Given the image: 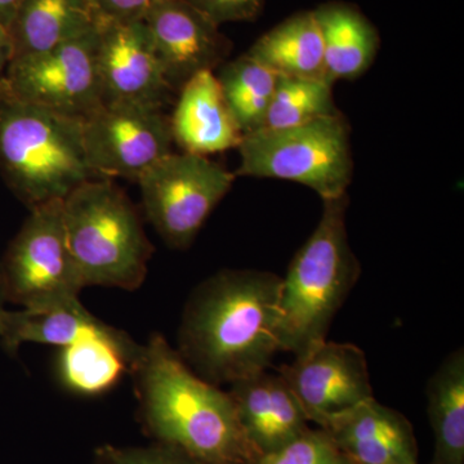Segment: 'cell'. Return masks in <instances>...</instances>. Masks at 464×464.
<instances>
[{"instance_id": "6da1fadb", "label": "cell", "mask_w": 464, "mask_h": 464, "mask_svg": "<svg viewBox=\"0 0 464 464\" xmlns=\"http://www.w3.org/2000/svg\"><path fill=\"white\" fill-rule=\"evenodd\" d=\"M282 276L226 268L197 286L183 308L177 353L216 386L267 371L280 353Z\"/></svg>"}, {"instance_id": "7a4b0ae2", "label": "cell", "mask_w": 464, "mask_h": 464, "mask_svg": "<svg viewBox=\"0 0 464 464\" xmlns=\"http://www.w3.org/2000/svg\"><path fill=\"white\" fill-rule=\"evenodd\" d=\"M130 375L140 423L155 442L181 449L203 464L257 459L228 391L195 373L163 335L142 344Z\"/></svg>"}, {"instance_id": "3957f363", "label": "cell", "mask_w": 464, "mask_h": 464, "mask_svg": "<svg viewBox=\"0 0 464 464\" xmlns=\"http://www.w3.org/2000/svg\"><path fill=\"white\" fill-rule=\"evenodd\" d=\"M322 217L280 288V351L295 356L326 340L362 274L347 232L348 198L323 201Z\"/></svg>"}, {"instance_id": "277c9868", "label": "cell", "mask_w": 464, "mask_h": 464, "mask_svg": "<svg viewBox=\"0 0 464 464\" xmlns=\"http://www.w3.org/2000/svg\"><path fill=\"white\" fill-rule=\"evenodd\" d=\"M0 173L29 209L63 200L94 179L83 121L0 96Z\"/></svg>"}, {"instance_id": "5b68a950", "label": "cell", "mask_w": 464, "mask_h": 464, "mask_svg": "<svg viewBox=\"0 0 464 464\" xmlns=\"http://www.w3.org/2000/svg\"><path fill=\"white\" fill-rule=\"evenodd\" d=\"M63 224L84 288L136 290L145 282L154 246L139 210L112 179H91L70 192Z\"/></svg>"}, {"instance_id": "8992f818", "label": "cell", "mask_w": 464, "mask_h": 464, "mask_svg": "<svg viewBox=\"0 0 464 464\" xmlns=\"http://www.w3.org/2000/svg\"><path fill=\"white\" fill-rule=\"evenodd\" d=\"M237 150L235 176L299 183L323 201L346 197L353 181L351 128L341 111L297 127L244 134Z\"/></svg>"}, {"instance_id": "52a82bcc", "label": "cell", "mask_w": 464, "mask_h": 464, "mask_svg": "<svg viewBox=\"0 0 464 464\" xmlns=\"http://www.w3.org/2000/svg\"><path fill=\"white\" fill-rule=\"evenodd\" d=\"M7 302L27 310L79 302L84 289L70 252L63 200L32 208L0 262Z\"/></svg>"}, {"instance_id": "ba28073f", "label": "cell", "mask_w": 464, "mask_h": 464, "mask_svg": "<svg viewBox=\"0 0 464 464\" xmlns=\"http://www.w3.org/2000/svg\"><path fill=\"white\" fill-rule=\"evenodd\" d=\"M235 173L203 155H167L140 177L146 218L170 248L188 249L234 185Z\"/></svg>"}, {"instance_id": "9c48e42d", "label": "cell", "mask_w": 464, "mask_h": 464, "mask_svg": "<svg viewBox=\"0 0 464 464\" xmlns=\"http://www.w3.org/2000/svg\"><path fill=\"white\" fill-rule=\"evenodd\" d=\"M99 27L43 53L14 58L0 96L83 121L102 105Z\"/></svg>"}, {"instance_id": "30bf717a", "label": "cell", "mask_w": 464, "mask_h": 464, "mask_svg": "<svg viewBox=\"0 0 464 464\" xmlns=\"http://www.w3.org/2000/svg\"><path fill=\"white\" fill-rule=\"evenodd\" d=\"M83 139L96 179L137 182L146 170L173 152L169 116L152 106L101 105L83 119Z\"/></svg>"}, {"instance_id": "8fae6325", "label": "cell", "mask_w": 464, "mask_h": 464, "mask_svg": "<svg viewBox=\"0 0 464 464\" xmlns=\"http://www.w3.org/2000/svg\"><path fill=\"white\" fill-rule=\"evenodd\" d=\"M276 372L317 427L374 398L364 351L356 344L325 340Z\"/></svg>"}, {"instance_id": "7c38bea8", "label": "cell", "mask_w": 464, "mask_h": 464, "mask_svg": "<svg viewBox=\"0 0 464 464\" xmlns=\"http://www.w3.org/2000/svg\"><path fill=\"white\" fill-rule=\"evenodd\" d=\"M142 21L174 93L195 75L219 69L230 56L232 43L218 24L186 0H159Z\"/></svg>"}, {"instance_id": "4fadbf2b", "label": "cell", "mask_w": 464, "mask_h": 464, "mask_svg": "<svg viewBox=\"0 0 464 464\" xmlns=\"http://www.w3.org/2000/svg\"><path fill=\"white\" fill-rule=\"evenodd\" d=\"M97 63L102 105L130 103L163 109L174 92L164 78L143 21H101Z\"/></svg>"}, {"instance_id": "5bb4252c", "label": "cell", "mask_w": 464, "mask_h": 464, "mask_svg": "<svg viewBox=\"0 0 464 464\" xmlns=\"http://www.w3.org/2000/svg\"><path fill=\"white\" fill-rule=\"evenodd\" d=\"M320 429L351 464H420L408 418L375 398L335 415Z\"/></svg>"}, {"instance_id": "9a60e30c", "label": "cell", "mask_w": 464, "mask_h": 464, "mask_svg": "<svg viewBox=\"0 0 464 464\" xmlns=\"http://www.w3.org/2000/svg\"><path fill=\"white\" fill-rule=\"evenodd\" d=\"M267 371L234 382L228 390L241 430L258 457L279 450L310 429L282 375Z\"/></svg>"}, {"instance_id": "2e32d148", "label": "cell", "mask_w": 464, "mask_h": 464, "mask_svg": "<svg viewBox=\"0 0 464 464\" xmlns=\"http://www.w3.org/2000/svg\"><path fill=\"white\" fill-rule=\"evenodd\" d=\"M169 119L173 142L188 154L208 157L237 149L243 139L212 72H200L183 85Z\"/></svg>"}, {"instance_id": "e0dca14e", "label": "cell", "mask_w": 464, "mask_h": 464, "mask_svg": "<svg viewBox=\"0 0 464 464\" xmlns=\"http://www.w3.org/2000/svg\"><path fill=\"white\" fill-rule=\"evenodd\" d=\"M142 344L123 331L105 325L60 348L58 373L67 389L84 396L106 392L132 371Z\"/></svg>"}, {"instance_id": "ac0fdd59", "label": "cell", "mask_w": 464, "mask_h": 464, "mask_svg": "<svg viewBox=\"0 0 464 464\" xmlns=\"http://www.w3.org/2000/svg\"><path fill=\"white\" fill-rule=\"evenodd\" d=\"M324 45L326 81H353L373 65L380 34L355 5L331 2L314 9Z\"/></svg>"}, {"instance_id": "d6986e66", "label": "cell", "mask_w": 464, "mask_h": 464, "mask_svg": "<svg viewBox=\"0 0 464 464\" xmlns=\"http://www.w3.org/2000/svg\"><path fill=\"white\" fill-rule=\"evenodd\" d=\"M90 0H23L9 26L14 58L32 56L100 25Z\"/></svg>"}, {"instance_id": "ffe728a7", "label": "cell", "mask_w": 464, "mask_h": 464, "mask_svg": "<svg viewBox=\"0 0 464 464\" xmlns=\"http://www.w3.org/2000/svg\"><path fill=\"white\" fill-rule=\"evenodd\" d=\"M248 53L279 76L326 81L322 33L314 9L293 14L273 27Z\"/></svg>"}, {"instance_id": "44dd1931", "label": "cell", "mask_w": 464, "mask_h": 464, "mask_svg": "<svg viewBox=\"0 0 464 464\" xmlns=\"http://www.w3.org/2000/svg\"><path fill=\"white\" fill-rule=\"evenodd\" d=\"M105 325L81 304L66 306L0 313V344L16 355L24 343L51 344L63 348Z\"/></svg>"}, {"instance_id": "7402d4cb", "label": "cell", "mask_w": 464, "mask_h": 464, "mask_svg": "<svg viewBox=\"0 0 464 464\" xmlns=\"http://www.w3.org/2000/svg\"><path fill=\"white\" fill-rule=\"evenodd\" d=\"M427 413L435 439L431 464H464V351L445 357L427 384Z\"/></svg>"}, {"instance_id": "603a6c76", "label": "cell", "mask_w": 464, "mask_h": 464, "mask_svg": "<svg viewBox=\"0 0 464 464\" xmlns=\"http://www.w3.org/2000/svg\"><path fill=\"white\" fill-rule=\"evenodd\" d=\"M216 76L241 134L258 130L273 100L279 75L246 52L226 61Z\"/></svg>"}, {"instance_id": "cb8c5ba5", "label": "cell", "mask_w": 464, "mask_h": 464, "mask_svg": "<svg viewBox=\"0 0 464 464\" xmlns=\"http://www.w3.org/2000/svg\"><path fill=\"white\" fill-rule=\"evenodd\" d=\"M337 111L333 84L322 79L279 76L270 106L256 130L297 127Z\"/></svg>"}, {"instance_id": "d4e9b609", "label": "cell", "mask_w": 464, "mask_h": 464, "mask_svg": "<svg viewBox=\"0 0 464 464\" xmlns=\"http://www.w3.org/2000/svg\"><path fill=\"white\" fill-rule=\"evenodd\" d=\"M253 464H351L323 429H308L285 447L258 457Z\"/></svg>"}, {"instance_id": "484cf974", "label": "cell", "mask_w": 464, "mask_h": 464, "mask_svg": "<svg viewBox=\"0 0 464 464\" xmlns=\"http://www.w3.org/2000/svg\"><path fill=\"white\" fill-rule=\"evenodd\" d=\"M92 464H203L181 449L152 442L148 447L118 448L103 445L97 449Z\"/></svg>"}, {"instance_id": "4316f807", "label": "cell", "mask_w": 464, "mask_h": 464, "mask_svg": "<svg viewBox=\"0 0 464 464\" xmlns=\"http://www.w3.org/2000/svg\"><path fill=\"white\" fill-rule=\"evenodd\" d=\"M212 18L219 26L227 23L253 21L264 9L266 0H186Z\"/></svg>"}, {"instance_id": "83f0119b", "label": "cell", "mask_w": 464, "mask_h": 464, "mask_svg": "<svg viewBox=\"0 0 464 464\" xmlns=\"http://www.w3.org/2000/svg\"><path fill=\"white\" fill-rule=\"evenodd\" d=\"M159 0H90L101 21L133 23L141 21Z\"/></svg>"}, {"instance_id": "f1b7e54d", "label": "cell", "mask_w": 464, "mask_h": 464, "mask_svg": "<svg viewBox=\"0 0 464 464\" xmlns=\"http://www.w3.org/2000/svg\"><path fill=\"white\" fill-rule=\"evenodd\" d=\"M12 60H14V43H12L11 34L7 27L0 25V87Z\"/></svg>"}, {"instance_id": "f546056e", "label": "cell", "mask_w": 464, "mask_h": 464, "mask_svg": "<svg viewBox=\"0 0 464 464\" xmlns=\"http://www.w3.org/2000/svg\"><path fill=\"white\" fill-rule=\"evenodd\" d=\"M23 0H0V25L11 26Z\"/></svg>"}, {"instance_id": "4dcf8cb0", "label": "cell", "mask_w": 464, "mask_h": 464, "mask_svg": "<svg viewBox=\"0 0 464 464\" xmlns=\"http://www.w3.org/2000/svg\"><path fill=\"white\" fill-rule=\"evenodd\" d=\"M5 304H7V297H5V282H3L2 273H0V313L5 310Z\"/></svg>"}]
</instances>
